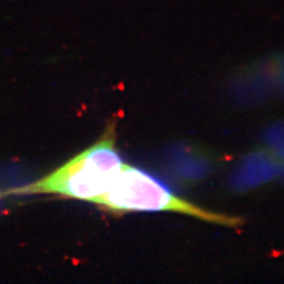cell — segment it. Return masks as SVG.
Returning a JSON list of instances; mask_svg holds the SVG:
<instances>
[{
	"label": "cell",
	"instance_id": "6da1fadb",
	"mask_svg": "<svg viewBox=\"0 0 284 284\" xmlns=\"http://www.w3.org/2000/svg\"><path fill=\"white\" fill-rule=\"evenodd\" d=\"M122 165L116 149L115 124H110L98 142L53 173L2 195L55 194L92 202L109 190Z\"/></svg>",
	"mask_w": 284,
	"mask_h": 284
},
{
	"label": "cell",
	"instance_id": "7a4b0ae2",
	"mask_svg": "<svg viewBox=\"0 0 284 284\" xmlns=\"http://www.w3.org/2000/svg\"><path fill=\"white\" fill-rule=\"evenodd\" d=\"M114 213L175 212L220 225L239 226L242 220L210 212L175 196L164 183L146 171L123 163L109 190L92 201Z\"/></svg>",
	"mask_w": 284,
	"mask_h": 284
}]
</instances>
